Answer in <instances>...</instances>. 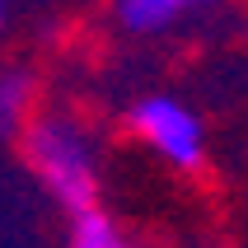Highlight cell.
<instances>
[{"label":"cell","mask_w":248,"mask_h":248,"mask_svg":"<svg viewBox=\"0 0 248 248\" xmlns=\"http://www.w3.org/2000/svg\"><path fill=\"white\" fill-rule=\"evenodd\" d=\"M24 164L66 211L98 206V155L94 140L70 112H38L19 136Z\"/></svg>","instance_id":"cell-1"},{"label":"cell","mask_w":248,"mask_h":248,"mask_svg":"<svg viewBox=\"0 0 248 248\" xmlns=\"http://www.w3.org/2000/svg\"><path fill=\"white\" fill-rule=\"evenodd\" d=\"M225 0H112V14L126 33L136 38H155V33H169L173 24H183L187 14L216 10Z\"/></svg>","instance_id":"cell-3"},{"label":"cell","mask_w":248,"mask_h":248,"mask_svg":"<svg viewBox=\"0 0 248 248\" xmlns=\"http://www.w3.org/2000/svg\"><path fill=\"white\" fill-rule=\"evenodd\" d=\"M126 126L131 136L145 140L164 164H173L178 173H197L206 164V126L183 98L173 94H145L126 108Z\"/></svg>","instance_id":"cell-2"},{"label":"cell","mask_w":248,"mask_h":248,"mask_svg":"<svg viewBox=\"0 0 248 248\" xmlns=\"http://www.w3.org/2000/svg\"><path fill=\"white\" fill-rule=\"evenodd\" d=\"M0 28H5V0H0Z\"/></svg>","instance_id":"cell-6"},{"label":"cell","mask_w":248,"mask_h":248,"mask_svg":"<svg viewBox=\"0 0 248 248\" xmlns=\"http://www.w3.org/2000/svg\"><path fill=\"white\" fill-rule=\"evenodd\" d=\"M33 117H38V75L24 66H5L0 70V136L19 140Z\"/></svg>","instance_id":"cell-4"},{"label":"cell","mask_w":248,"mask_h":248,"mask_svg":"<svg viewBox=\"0 0 248 248\" xmlns=\"http://www.w3.org/2000/svg\"><path fill=\"white\" fill-rule=\"evenodd\" d=\"M66 248H131V244L103 206H84V211H70Z\"/></svg>","instance_id":"cell-5"}]
</instances>
